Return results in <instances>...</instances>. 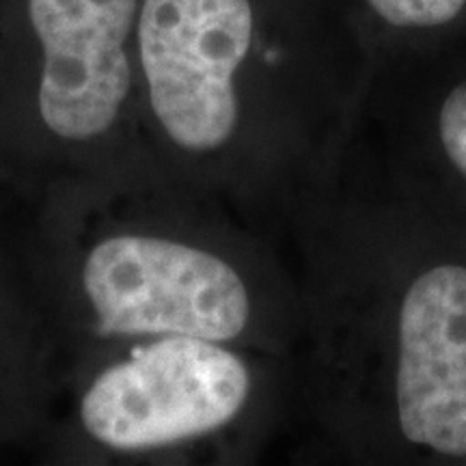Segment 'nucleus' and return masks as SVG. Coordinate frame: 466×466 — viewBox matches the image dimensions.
<instances>
[{
  "label": "nucleus",
  "instance_id": "obj_5",
  "mask_svg": "<svg viewBox=\"0 0 466 466\" xmlns=\"http://www.w3.org/2000/svg\"><path fill=\"white\" fill-rule=\"evenodd\" d=\"M395 400L408 441L466 456V268L436 266L408 288Z\"/></svg>",
  "mask_w": 466,
  "mask_h": 466
},
{
  "label": "nucleus",
  "instance_id": "obj_3",
  "mask_svg": "<svg viewBox=\"0 0 466 466\" xmlns=\"http://www.w3.org/2000/svg\"><path fill=\"white\" fill-rule=\"evenodd\" d=\"M253 33L250 0H143L137 42L149 106L177 147L206 154L229 143Z\"/></svg>",
  "mask_w": 466,
  "mask_h": 466
},
{
  "label": "nucleus",
  "instance_id": "obj_6",
  "mask_svg": "<svg viewBox=\"0 0 466 466\" xmlns=\"http://www.w3.org/2000/svg\"><path fill=\"white\" fill-rule=\"evenodd\" d=\"M393 26H439L451 22L466 0H367Z\"/></svg>",
  "mask_w": 466,
  "mask_h": 466
},
{
  "label": "nucleus",
  "instance_id": "obj_7",
  "mask_svg": "<svg viewBox=\"0 0 466 466\" xmlns=\"http://www.w3.org/2000/svg\"><path fill=\"white\" fill-rule=\"evenodd\" d=\"M441 141L460 173L466 175V83L458 85L441 110Z\"/></svg>",
  "mask_w": 466,
  "mask_h": 466
},
{
  "label": "nucleus",
  "instance_id": "obj_2",
  "mask_svg": "<svg viewBox=\"0 0 466 466\" xmlns=\"http://www.w3.org/2000/svg\"><path fill=\"white\" fill-rule=\"evenodd\" d=\"M248 393V367L220 341L156 337L91 382L80 419L110 450H158L223 428Z\"/></svg>",
  "mask_w": 466,
  "mask_h": 466
},
{
  "label": "nucleus",
  "instance_id": "obj_4",
  "mask_svg": "<svg viewBox=\"0 0 466 466\" xmlns=\"http://www.w3.org/2000/svg\"><path fill=\"white\" fill-rule=\"evenodd\" d=\"M138 0H28L42 46L39 115L69 143L102 137L127 100Z\"/></svg>",
  "mask_w": 466,
  "mask_h": 466
},
{
  "label": "nucleus",
  "instance_id": "obj_1",
  "mask_svg": "<svg viewBox=\"0 0 466 466\" xmlns=\"http://www.w3.org/2000/svg\"><path fill=\"white\" fill-rule=\"evenodd\" d=\"M83 289L102 337L229 341L250 319L240 272L220 255L160 236L121 233L91 248Z\"/></svg>",
  "mask_w": 466,
  "mask_h": 466
}]
</instances>
